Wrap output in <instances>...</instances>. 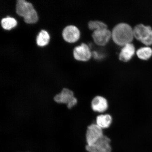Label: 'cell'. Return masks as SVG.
<instances>
[{
	"mask_svg": "<svg viewBox=\"0 0 152 152\" xmlns=\"http://www.w3.org/2000/svg\"><path fill=\"white\" fill-rule=\"evenodd\" d=\"M112 37L117 45L124 46L131 43L134 39L133 29L126 23H120L115 26L112 31Z\"/></svg>",
	"mask_w": 152,
	"mask_h": 152,
	"instance_id": "obj_1",
	"label": "cell"
},
{
	"mask_svg": "<svg viewBox=\"0 0 152 152\" xmlns=\"http://www.w3.org/2000/svg\"><path fill=\"white\" fill-rule=\"evenodd\" d=\"M16 12L19 16L23 17L26 23L32 24L37 22L38 16L37 11L32 4L24 0L17 1Z\"/></svg>",
	"mask_w": 152,
	"mask_h": 152,
	"instance_id": "obj_2",
	"label": "cell"
},
{
	"mask_svg": "<svg viewBox=\"0 0 152 152\" xmlns=\"http://www.w3.org/2000/svg\"><path fill=\"white\" fill-rule=\"evenodd\" d=\"M134 37L143 44L149 46L152 45V28L150 26L140 24L133 29Z\"/></svg>",
	"mask_w": 152,
	"mask_h": 152,
	"instance_id": "obj_3",
	"label": "cell"
},
{
	"mask_svg": "<svg viewBox=\"0 0 152 152\" xmlns=\"http://www.w3.org/2000/svg\"><path fill=\"white\" fill-rule=\"evenodd\" d=\"M110 142V138L104 135L93 145H86V149L89 152H111Z\"/></svg>",
	"mask_w": 152,
	"mask_h": 152,
	"instance_id": "obj_4",
	"label": "cell"
},
{
	"mask_svg": "<svg viewBox=\"0 0 152 152\" xmlns=\"http://www.w3.org/2000/svg\"><path fill=\"white\" fill-rule=\"evenodd\" d=\"M104 135L102 129L97 125L93 124L89 125L86 135L87 145H93Z\"/></svg>",
	"mask_w": 152,
	"mask_h": 152,
	"instance_id": "obj_5",
	"label": "cell"
},
{
	"mask_svg": "<svg viewBox=\"0 0 152 152\" xmlns=\"http://www.w3.org/2000/svg\"><path fill=\"white\" fill-rule=\"evenodd\" d=\"M74 58L80 61H86L90 60L92 56L90 47L84 43L75 48L73 50Z\"/></svg>",
	"mask_w": 152,
	"mask_h": 152,
	"instance_id": "obj_6",
	"label": "cell"
},
{
	"mask_svg": "<svg viewBox=\"0 0 152 152\" xmlns=\"http://www.w3.org/2000/svg\"><path fill=\"white\" fill-rule=\"evenodd\" d=\"M94 41L96 45H105L112 37V33L107 28L95 30L92 35Z\"/></svg>",
	"mask_w": 152,
	"mask_h": 152,
	"instance_id": "obj_7",
	"label": "cell"
},
{
	"mask_svg": "<svg viewBox=\"0 0 152 152\" xmlns=\"http://www.w3.org/2000/svg\"><path fill=\"white\" fill-rule=\"evenodd\" d=\"M64 39L69 43H73L77 41L80 37V32L76 26H66L64 28L62 34Z\"/></svg>",
	"mask_w": 152,
	"mask_h": 152,
	"instance_id": "obj_8",
	"label": "cell"
},
{
	"mask_svg": "<svg viewBox=\"0 0 152 152\" xmlns=\"http://www.w3.org/2000/svg\"><path fill=\"white\" fill-rule=\"evenodd\" d=\"M91 107L93 111L95 112L99 113H104L108 109L107 100L103 96H95L91 102Z\"/></svg>",
	"mask_w": 152,
	"mask_h": 152,
	"instance_id": "obj_9",
	"label": "cell"
},
{
	"mask_svg": "<svg viewBox=\"0 0 152 152\" xmlns=\"http://www.w3.org/2000/svg\"><path fill=\"white\" fill-rule=\"evenodd\" d=\"M135 52V49L134 45L129 43L124 46L121 49L119 55V60L121 61L127 62L132 58Z\"/></svg>",
	"mask_w": 152,
	"mask_h": 152,
	"instance_id": "obj_10",
	"label": "cell"
},
{
	"mask_svg": "<svg viewBox=\"0 0 152 152\" xmlns=\"http://www.w3.org/2000/svg\"><path fill=\"white\" fill-rule=\"evenodd\" d=\"M75 98L73 91L67 88H64L61 93L54 97V100L59 103L68 104Z\"/></svg>",
	"mask_w": 152,
	"mask_h": 152,
	"instance_id": "obj_11",
	"label": "cell"
},
{
	"mask_svg": "<svg viewBox=\"0 0 152 152\" xmlns=\"http://www.w3.org/2000/svg\"><path fill=\"white\" fill-rule=\"evenodd\" d=\"M113 121V118L109 114L98 116L96 118V124L102 129L109 128Z\"/></svg>",
	"mask_w": 152,
	"mask_h": 152,
	"instance_id": "obj_12",
	"label": "cell"
},
{
	"mask_svg": "<svg viewBox=\"0 0 152 152\" xmlns=\"http://www.w3.org/2000/svg\"><path fill=\"white\" fill-rule=\"evenodd\" d=\"M136 54L140 59L147 60L152 56V49L149 46L140 48L137 51Z\"/></svg>",
	"mask_w": 152,
	"mask_h": 152,
	"instance_id": "obj_13",
	"label": "cell"
},
{
	"mask_svg": "<svg viewBox=\"0 0 152 152\" xmlns=\"http://www.w3.org/2000/svg\"><path fill=\"white\" fill-rule=\"evenodd\" d=\"M49 39L50 36L48 32L45 30H42L37 36V44L39 46H45L48 44Z\"/></svg>",
	"mask_w": 152,
	"mask_h": 152,
	"instance_id": "obj_14",
	"label": "cell"
},
{
	"mask_svg": "<svg viewBox=\"0 0 152 152\" xmlns=\"http://www.w3.org/2000/svg\"><path fill=\"white\" fill-rule=\"evenodd\" d=\"M2 27L5 30H10L16 26L17 22L14 18L7 17L2 19L1 21Z\"/></svg>",
	"mask_w": 152,
	"mask_h": 152,
	"instance_id": "obj_15",
	"label": "cell"
},
{
	"mask_svg": "<svg viewBox=\"0 0 152 152\" xmlns=\"http://www.w3.org/2000/svg\"><path fill=\"white\" fill-rule=\"evenodd\" d=\"M88 28L90 29L95 30L107 28V25L100 21H91L88 24Z\"/></svg>",
	"mask_w": 152,
	"mask_h": 152,
	"instance_id": "obj_16",
	"label": "cell"
},
{
	"mask_svg": "<svg viewBox=\"0 0 152 152\" xmlns=\"http://www.w3.org/2000/svg\"><path fill=\"white\" fill-rule=\"evenodd\" d=\"M77 101L75 97L69 103L67 104V107L68 109H71L74 106H75L77 104Z\"/></svg>",
	"mask_w": 152,
	"mask_h": 152,
	"instance_id": "obj_17",
	"label": "cell"
}]
</instances>
